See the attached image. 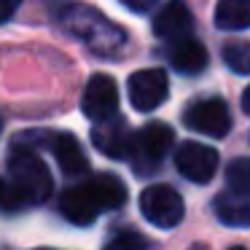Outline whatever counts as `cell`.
I'll use <instances>...</instances> for the list:
<instances>
[{"label":"cell","mask_w":250,"mask_h":250,"mask_svg":"<svg viewBox=\"0 0 250 250\" xmlns=\"http://www.w3.org/2000/svg\"><path fill=\"white\" fill-rule=\"evenodd\" d=\"M124 202H126V186L116 175L108 172L92 175L83 183L65 188L60 196L62 215L76 226H89V223H94V218L100 212L116 210Z\"/></svg>","instance_id":"6da1fadb"},{"label":"cell","mask_w":250,"mask_h":250,"mask_svg":"<svg viewBox=\"0 0 250 250\" xmlns=\"http://www.w3.org/2000/svg\"><path fill=\"white\" fill-rule=\"evenodd\" d=\"M8 175H11V186H6V194H3L6 210H22L27 205H41L51 196L54 180H51L49 167L27 146L14 148L11 159H8Z\"/></svg>","instance_id":"7a4b0ae2"},{"label":"cell","mask_w":250,"mask_h":250,"mask_svg":"<svg viewBox=\"0 0 250 250\" xmlns=\"http://www.w3.org/2000/svg\"><path fill=\"white\" fill-rule=\"evenodd\" d=\"M175 143V132L162 121H151L135 135V148L132 156L135 159V172H153L164 156L169 153Z\"/></svg>","instance_id":"3957f363"},{"label":"cell","mask_w":250,"mask_h":250,"mask_svg":"<svg viewBox=\"0 0 250 250\" xmlns=\"http://www.w3.org/2000/svg\"><path fill=\"white\" fill-rule=\"evenodd\" d=\"M140 212L148 223L159 229H175L183 221L186 205L180 194L169 186H148L140 194Z\"/></svg>","instance_id":"277c9868"},{"label":"cell","mask_w":250,"mask_h":250,"mask_svg":"<svg viewBox=\"0 0 250 250\" xmlns=\"http://www.w3.org/2000/svg\"><path fill=\"white\" fill-rule=\"evenodd\" d=\"M183 124L188 129L199 132V135H207V137H226L229 129H231V113H229L226 103L218 97H210V100H196L186 108L183 113Z\"/></svg>","instance_id":"5b68a950"},{"label":"cell","mask_w":250,"mask_h":250,"mask_svg":"<svg viewBox=\"0 0 250 250\" xmlns=\"http://www.w3.org/2000/svg\"><path fill=\"white\" fill-rule=\"evenodd\" d=\"M126 94H129V103L135 110H143V113L146 110H156L169 94V78L162 67L137 70L129 76Z\"/></svg>","instance_id":"8992f818"},{"label":"cell","mask_w":250,"mask_h":250,"mask_svg":"<svg viewBox=\"0 0 250 250\" xmlns=\"http://www.w3.org/2000/svg\"><path fill=\"white\" fill-rule=\"evenodd\" d=\"M175 167L191 183H207L218 169V151L205 143L188 140L175 151Z\"/></svg>","instance_id":"52a82bcc"},{"label":"cell","mask_w":250,"mask_h":250,"mask_svg":"<svg viewBox=\"0 0 250 250\" xmlns=\"http://www.w3.org/2000/svg\"><path fill=\"white\" fill-rule=\"evenodd\" d=\"M92 143L100 153H105L110 159H129L132 148H135V132L129 129V124L124 119L110 116L105 121H94Z\"/></svg>","instance_id":"ba28073f"},{"label":"cell","mask_w":250,"mask_h":250,"mask_svg":"<svg viewBox=\"0 0 250 250\" xmlns=\"http://www.w3.org/2000/svg\"><path fill=\"white\" fill-rule=\"evenodd\" d=\"M81 110L92 121H105L110 116H116V110H119V86H116L113 78L105 76V73H97V76L89 78L86 89H83Z\"/></svg>","instance_id":"9c48e42d"},{"label":"cell","mask_w":250,"mask_h":250,"mask_svg":"<svg viewBox=\"0 0 250 250\" xmlns=\"http://www.w3.org/2000/svg\"><path fill=\"white\" fill-rule=\"evenodd\" d=\"M191 30H194V14L186 6V0H169L153 17V33L162 41H178L183 35H191Z\"/></svg>","instance_id":"30bf717a"},{"label":"cell","mask_w":250,"mask_h":250,"mask_svg":"<svg viewBox=\"0 0 250 250\" xmlns=\"http://www.w3.org/2000/svg\"><path fill=\"white\" fill-rule=\"evenodd\" d=\"M49 148L54 153L60 169L67 175V178H81V175L89 172V159L86 153L81 151L78 140L67 132H57V135H49Z\"/></svg>","instance_id":"8fae6325"},{"label":"cell","mask_w":250,"mask_h":250,"mask_svg":"<svg viewBox=\"0 0 250 250\" xmlns=\"http://www.w3.org/2000/svg\"><path fill=\"white\" fill-rule=\"evenodd\" d=\"M169 62H172L175 70L186 73V76H196L207 67V49L196 38L183 35L169 46Z\"/></svg>","instance_id":"7c38bea8"},{"label":"cell","mask_w":250,"mask_h":250,"mask_svg":"<svg viewBox=\"0 0 250 250\" xmlns=\"http://www.w3.org/2000/svg\"><path fill=\"white\" fill-rule=\"evenodd\" d=\"M215 24L221 30H248L250 27V0H218Z\"/></svg>","instance_id":"4fadbf2b"},{"label":"cell","mask_w":250,"mask_h":250,"mask_svg":"<svg viewBox=\"0 0 250 250\" xmlns=\"http://www.w3.org/2000/svg\"><path fill=\"white\" fill-rule=\"evenodd\" d=\"M215 215L229 226H250V196L221 194L215 199Z\"/></svg>","instance_id":"5bb4252c"},{"label":"cell","mask_w":250,"mask_h":250,"mask_svg":"<svg viewBox=\"0 0 250 250\" xmlns=\"http://www.w3.org/2000/svg\"><path fill=\"white\" fill-rule=\"evenodd\" d=\"M223 62L239 76H250V41H231L223 46Z\"/></svg>","instance_id":"9a60e30c"},{"label":"cell","mask_w":250,"mask_h":250,"mask_svg":"<svg viewBox=\"0 0 250 250\" xmlns=\"http://www.w3.org/2000/svg\"><path fill=\"white\" fill-rule=\"evenodd\" d=\"M226 186L231 194L250 196V159H234L226 169Z\"/></svg>","instance_id":"2e32d148"},{"label":"cell","mask_w":250,"mask_h":250,"mask_svg":"<svg viewBox=\"0 0 250 250\" xmlns=\"http://www.w3.org/2000/svg\"><path fill=\"white\" fill-rule=\"evenodd\" d=\"M146 245H148V239L140 237V234H135V231H129V229H124V231H119L116 237L108 239L110 250H140V248H146Z\"/></svg>","instance_id":"e0dca14e"},{"label":"cell","mask_w":250,"mask_h":250,"mask_svg":"<svg viewBox=\"0 0 250 250\" xmlns=\"http://www.w3.org/2000/svg\"><path fill=\"white\" fill-rule=\"evenodd\" d=\"M19 3H22V0H0V24H6L8 19L17 14Z\"/></svg>","instance_id":"ac0fdd59"},{"label":"cell","mask_w":250,"mask_h":250,"mask_svg":"<svg viewBox=\"0 0 250 250\" xmlns=\"http://www.w3.org/2000/svg\"><path fill=\"white\" fill-rule=\"evenodd\" d=\"M129 11H137V14H143V11H148L151 6H156V0H121Z\"/></svg>","instance_id":"d6986e66"},{"label":"cell","mask_w":250,"mask_h":250,"mask_svg":"<svg viewBox=\"0 0 250 250\" xmlns=\"http://www.w3.org/2000/svg\"><path fill=\"white\" fill-rule=\"evenodd\" d=\"M242 110L250 116V86L245 89V94H242Z\"/></svg>","instance_id":"ffe728a7"},{"label":"cell","mask_w":250,"mask_h":250,"mask_svg":"<svg viewBox=\"0 0 250 250\" xmlns=\"http://www.w3.org/2000/svg\"><path fill=\"white\" fill-rule=\"evenodd\" d=\"M3 194H6V183L0 180V202H3Z\"/></svg>","instance_id":"44dd1931"},{"label":"cell","mask_w":250,"mask_h":250,"mask_svg":"<svg viewBox=\"0 0 250 250\" xmlns=\"http://www.w3.org/2000/svg\"><path fill=\"white\" fill-rule=\"evenodd\" d=\"M0 126H3V121H0Z\"/></svg>","instance_id":"7402d4cb"}]
</instances>
